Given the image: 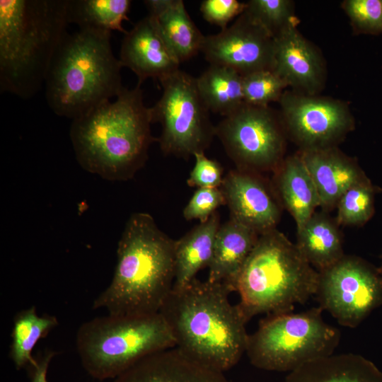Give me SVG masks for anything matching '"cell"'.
I'll return each mask as SVG.
<instances>
[{"mask_svg":"<svg viewBox=\"0 0 382 382\" xmlns=\"http://www.w3.org/2000/svg\"><path fill=\"white\" fill-rule=\"evenodd\" d=\"M224 284L194 279L173 288L159 313L169 326L175 347L193 361L224 372L246 351L247 323L237 305L228 300Z\"/></svg>","mask_w":382,"mask_h":382,"instance_id":"1","label":"cell"},{"mask_svg":"<svg viewBox=\"0 0 382 382\" xmlns=\"http://www.w3.org/2000/svg\"><path fill=\"white\" fill-rule=\"evenodd\" d=\"M151 108L141 85L124 88L108 100L72 120L70 139L82 168L103 179L129 180L144 166L151 144Z\"/></svg>","mask_w":382,"mask_h":382,"instance_id":"2","label":"cell"},{"mask_svg":"<svg viewBox=\"0 0 382 382\" xmlns=\"http://www.w3.org/2000/svg\"><path fill=\"white\" fill-rule=\"evenodd\" d=\"M175 243L149 214H132L118 242L112 281L93 308L115 316L158 313L175 282Z\"/></svg>","mask_w":382,"mask_h":382,"instance_id":"3","label":"cell"},{"mask_svg":"<svg viewBox=\"0 0 382 382\" xmlns=\"http://www.w3.org/2000/svg\"><path fill=\"white\" fill-rule=\"evenodd\" d=\"M68 0L0 1V90L23 99L41 88L66 34Z\"/></svg>","mask_w":382,"mask_h":382,"instance_id":"4","label":"cell"},{"mask_svg":"<svg viewBox=\"0 0 382 382\" xmlns=\"http://www.w3.org/2000/svg\"><path fill=\"white\" fill-rule=\"evenodd\" d=\"M110 40L111 32L92 28L64 35L45 83L48 106L57 115L79 117L125 88Z\"/></svg>","mask_w":382,"mask_h":382,"instance_id":"5","label":"cell"},{"mask_svg":"<svg viewBox=\"0 0 382 382\" xmlns=\"http://www.w3.org/2000/svg\"><path fill=\"white\" fill-rule=\"evenodd\" d=\"M317 271L284 233L276 228L260 234L235 284L238 310L248 323L259 313H289L315 295Z\"/></svg>","mask_w":382,"mask_h":382,"instance_id":"6","label":"cell"},{"mask_svg":"<svg viewBox=\"0 0 382 382\" xmlns=\"http://www.w3.org/2000/svg\"><path fill=\"white\" fill-rule=\"evenodd\" d=\"M76 345L81 363L92 378L115 379L143 358L175 347L162 316L97 317L79 328Z\"/></svg>","mask_w":382,"mask_h":382,"instance_id":"7","label":"cell"},{"mask_svg":"<svg viewBox=\"0 0 382 382\" xmlns=\"http://www.w3.org/2000/svg\"><path fill=\"white\" fill-rule=\"evenodd\" d=\"M320 307L299 313L272 314L248 335L246 354L255 367L292 371L302 365L333 354L340 334L322 317Z\"/></svg>","mask_w":382,"mask_h":382,"instance_id":"8","label":"cell"},{"mask_svg":"<svg viewBox=\"0 0 382 382\" xmlns=\"http://www.w3.org/2000/svg\"><path fill=\"white\" fill-rule=\"evenodd\" d=\"M160 82L162 96L150 108L152 122L161 125L157 139L161 151L183 158L204 152L216 136V126L199 93L196 78L179 69Z\"/></svg>","mask_w":382,"mask_h":382,"instance_id":"9","label":"cell"},{"mask_svg":"<svg viewBox=\"0 0 382 382\" xmlns=\"http://www.w3.org/2000/svg\"><path fill=\"white\" fill-rule=\"evenodd\" d=\"M215 129L237 169L275 170L284 159L286 133L279 112L270 106L244 103Z\"/></svg>","mask_w":382,"mask_h":382,"instance_id":"10","label":"cell"},{"mask_svg":"<svg viewBox=\"0 0 382 382\" xmlns=\"http://www.w3.org/2000/svg\"><path fill=\"white\" fill-rule=\"evenodd\" d=\"M315 295L319 307L341 325L356 328L382 304V274L364 260L345 255L319 272Z\"/></svg>","mask_w":382,"mask_h":382,"instance_id":"11","label":"cell"},{"mask_svg":"<svg viewBox=\"0 0 382 382\" xmlns=\"http://www.w3.org/2000/svg\"><path fill=\"white\" fill-rule=\"evenodd\" d=\"M286 131L301 150L335 146L354 128L345 102L286 90L279 100Z\"/></svg>","mask_w":382,"mask_h":382,"instance_id":"12","label":"cell"},{"mask_svg":"<svg viewBox=\"0 0 382 382\" xmlns=\"http://www.w3.org/2000/svg\"><path fill=\"white\" fill-rule=\"evenodd\" d=\"M200 52L210 65L228 67L242 76L273 69L274 37L245 11L219 33L204 35Z\"/></svg>","mask_w":382,"mask_h":382,"instance_id":"13","label":"cell"},{"mask_svg":"<svg viewBox=\"0 0 382 382\" xmlns=\"http://www.w3.org/2000/svg\"><path fill=\"white\" fill-rule=\"evenodd\" d=\"M293 24L274 38L273 69L292 91L318 95L326 82L321 52Z\"/></svg>","mask_w":382,"mask_h":382,"instance_id":"14","label":"cell"},{"mask_svg":"<svg viewBox=\"0 0 382 382\" xmlns=\"http://www.w3.org/2000/svg\"><path fill=\"white\" fill-rule=\"evenodd\" d=\"M220 188L230 218L259 234L275 228L279 207L267 184L255 172L232 170L224 176Z\"/></svg>","mask_w":382,"mask_h":382,"instance_id":"15","label":"cell"},{"mask_svg":"<svg viewBox=\"0 0 382 382\" xmlns=\"http://www.w3.org/2000/svg\"><path fill=\"white\" fill-rule=\"evenodd\" d=\"M119 60L141 84L147 79L159 81L179 70L180 62L170 51L148 15L127 31L122 41Z\"/></svg>","mask_w":382,"mask_h":382,"instance_id":"16","label":"cell"},{"mask_svg":"<svg viewBox=\"0 0 382 382\" xmlns=\"http://www.w3.org/2000/svg\"><path fill=\"white\" fill-rule=\"evenodd\" d=\"M299 154L316 187L320 206L325 210L335 207L349 187L366 178L357 163L336 146L301 150Z\"/></svg>","mask_w":382,"mask_h":382,"instance_id":"17","label":"cell"},{"mask_svg":"<svg viewBox=\"0 0 382 382\" xmlns=\"http://www.w3.org/2000/svg\"><path fill=\"white\" fill-rule=\"evenodd\" d=\"M113 380V382H229L223 372L193 361L177 347L143 358Z\"/></svg>","mask_w":382,"mask_h":382,"instance_id":"18","label":"cell"},{"mask_svg":"<svg viewBox=\"0 0 382 382\" xmlns=\"http://www.w3.org/2000/svg\"><path fill=\"white\" fill-rule=\"evenodd\" d=\"M160 36L181 63L201 50L204 35L190 17L182 0L144 1Z\"/></svg>","mask_w":382,"mask_h":382,"instance_id":"19","label":"cell"},{"mask_svg":"<svg viewBox=\"0 0 382 382\" xmlns=\"http://www.w3.org/2000/svg\"><path fill=\"white\" fill-rule=\"evenodd\" d=\"M260 234L230 218L216 233L208 280L226 284L235 291L238 276Z\"/></svg>","mask_w":382,"mask_h":382,"instance_id":"20","label":"cell"},{"mask_svg":"<svg viewBox=\"0 0 382 382\" xmlns=\"http://www.w3.org/2000/svg\"><path fill=\"white\" fill-rule=\"evenodd\" d=\"M275 170L280 197L299 231L320 205L316 187L299 153L283 159Z\"/></svg>","mask_w":382,"mask_h":382,"instance_id":"21","label":"cell"},{"mask_svg":"<svg viewBox=\"0 0 382 382\" xmlns=\"http://www.w3.org/2000/svg\"><path fill=\"white\" fill-rule=\"evenodd\" d=\"M285 382H382V372L361 355L332 354L290 371Z\"/></svg>","mask_w":382,"mask_h":382,"instance_id":"22","label":"cell"},{"mask_svg":"<svg viewBox=\"0 0 382 382\" xmlns=\"http://www.w3.org/2000/svg\"><path fill=\"white\" fill-rule=\"evenodd\" d=\"M219 214L214 212L175 243V275L173 288H180L196 278L197 272L209 267L212 259Z\"/></svg>","mask_w":382,"mask_h":382,"instance_id":"23","label":"cell"},{"mask_svg":"<svg viewBox=\"0 0 382 382\" xmlns=\"http://www.w3.org/2000/svg\"><path fill=\"white\" fill-rule=\"evenodd\" d=\"M296 245L318 272L328 268L345 255L337 223L324 212H315L297 231Z\"/></svg>","mask_w":382,"mask_h":382,"instance_id":"24","label":"cell"},{"mask_svg":"<svg viewBox=\"0 0 382 382\" xmlns=\"http://www.w3.org/2000/svg\"><path fill=\"white\" fill-rule=\"evenodd\" d=\"M196 83L209 111L226 117L244 103L242 76L232 69L210 65L196 78Z\"/></svg>","mask_w":382,"mask_h":382,"instance_id":"25","label":"cell"},{"mask_svg":"<svg viewBox=\"0 0 382 382\" xmlns=\"http://www.w3.org/2000/svg\"><path fill=\"white\" fill-rule=\"evenodd\" d=\"M57 325L58 320L55 316H39L35 306L16 313L10 347V357L16 369L31 368L36 364V358L32 355L34 347Z\"/></svg>","mask_w":382,"mask_h":382,"instance_id":"26","label":"cell"},{"mask_svg":"<svg viewBox=\"0 0 382 382\" xmlns=\"http://www.w3.org/2000/svg\"><path fill=\"white\" fill-rule=\"evenodd\" d=\"M129 0H68V23L79 28H92L125 34L122 23L129 21Z\"/></svg>","mask_w":382,"mask_h":382,"instance_id":"27","label":"cell"},{"mask_svg":"<svg viewBox=\"0 0 382 382\" xmlns=\"http://www.w3.org/2000/svg\"><path fill=\"white\" fill-rule=\"evenodd\" d=\"M374 192L367 178L349 187L336 205L337 224L358 226L369 221L374 214Z\"/></svg>","mask_w":382,"mask_h":382,"instance_id":"28","label":"cell"},{"mask_svg":"<svg viewBox=\"0 0 382 382\" xmlns=\"http://www.w3.org/2000/svg\"><path fill=\"white\" fill-rule=\"evenodd\" d=\"M245 11L274 38L299 22L294 2L290 0H250L246 2Z\"/></svg>","mask_w":382,"mask_h":382,"instance_id":"29","label":"cell"},{"mask_svg":"<svg viewBox=\"0 0 382 382\" xmlns=\"http://www.w3.org/2000/svg\"><path fill=\"white\" fill-rule=\"evenodd\" d=\"M244 103L256 106H269L279 102L288 87L272 70H263L242 76Z\"/></svg>","mask_w":382,"mask_h":382,"instance_id":"30","label":"cell"},{"mask_svg":"<svg viewBox=\"0 0 382 382\" xmlns=\"http://www.w3.org/2000/svg\"><path fill=\"white\" fill-rule=\"evenodd\" d=\"M341 6L354 33H382V0H345Z\"/></svg>","mask_w":382,"mask_h":382,"instance_id":"31","label":"cell"},{"mask_svg":"<svg viewBox=\"0 0 382 382\" xmlns=\"http://www.w3.org/2000/svg\"><path fill=\"white\" fill-rule=\"evenodd\" d=\"M226 204L224 195L219 188H198L185 207L183 214L186 220L198 219L205 222L221 205Z\"/></svg>","mask_w":382,"mask_h":382,"instance_id":"32","label":"cell"},{"mask_svg":"<svg viewBox=\"0 0 382 382\" xmlns=\"http://www.w3.org/2000/svg\"><path fill=\"white\" fill-rule=\"evenodd\" d=\"M193 156L195 163L187 179V185L198 188L221 187L224 178L219 163L207 158L204 152L196 153Z\"/></svg>","mask_w":382,"mask_h":382,"instance_id":"33","label":"cell"},{"mask_svg":"<svg viewBox=\"0 0 382 382\" xmlns=\"http://www.w3.org/2000/svg\"><path fill=\"white\" fill-rule=\"evenodd\" d=\"M246 2L238 0H204L200 5V11L205 21L221 28H226L229 22L243 13Z\"/></svg>","mask_w":382,"mask_h":382,"instance_id":"34","label":"cell"},{"mask_svg":"<svg viewBox=\"0 0 382 382\" xmlns=\"http://www.w3.org/2000/svg\"><path fill=\"white\" fill-rule=\"evenodd\" d=\"M57 352L47 349L36 359V364L31 367V382H47V374L50 364Z\"/></svg>","mask_w":382,"mask_h":382,"instance_id":"35","label":"cell"},{"mask_svg":"<svg viewBox=\"0 0 382 382\" xmlns=\"http://www.w3.org/2000/svg\"><path fill=\"white\" fill-rule=\"evenodd\" d=\"M379 270H380V272H381V274H382V264H381V267L379 268Z\"/></svg>","mask_w":382,"mask_h":382,"instance_id":"36","label":"cell"}]
</instances>
